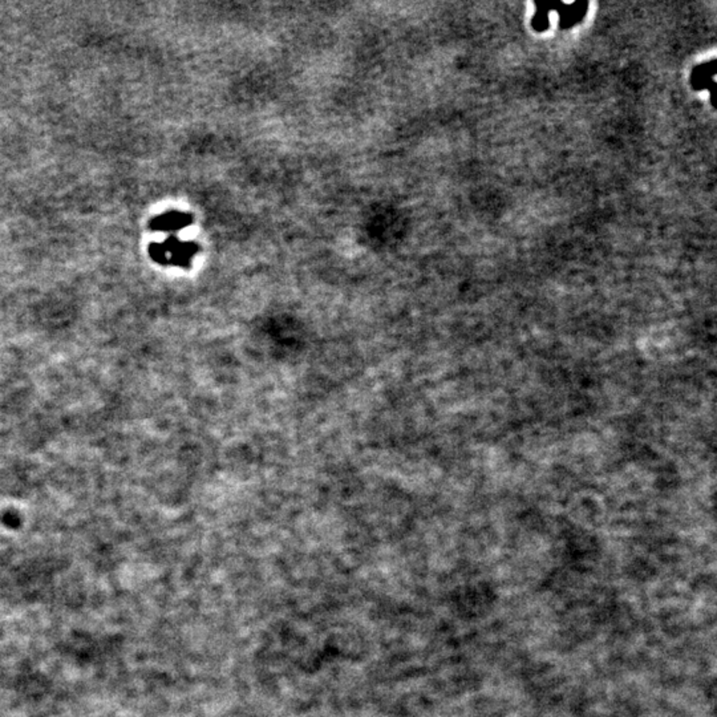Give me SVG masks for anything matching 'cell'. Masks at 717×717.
I'll list each match as a JSON object with an SVG mask.
<instances>
[{
	"label": "cell",
	"instance_id": "obj_2",
	"mask_svg": "<svg viewBox=\"0 0 717 717\" xmlns=\"http://www.w3.org/2000/svg\"><path fill=\"white\" fill-rule=\"evenodd\" d=\"M556 10L561 11V25L562 28H571L578 23H581L582 19L584 18L589 4L586 1H577L571 4L558 3L554 4Z\"/></svg>",
	"mask_w": 717,
	"mask_h": 717
},
{
	"label": "cell",
	"instance_id": "obj_5",
	"mask_svg": "<svg viewBox=\"0 0 717 717\" xmlns=\"http://www.w3.org/2000/svg\"><path fill=\"white\" fill-rule=\"evenodd\" d=\"M550 13H551L550 4H547V3H538L537 4V10H535V13H534V18H532V28L535 31L542 32L549 27Z\"/></svg>",
	"mask_w": 717,
	"mask_h": 717
},
{
	"label": "cell",
	"instance_id": "obj_4",
	"mask_svg": "<svg viewBox=\"0 0 717 717\" xmlns=\"http://www.w3.org/2000/svg\"><path fill=\"white\" fill-rule=\"evenodd\" d=\"M715 74H716V62L715 60L709 62H703L699 67L693 69L691 76V83L693 88L697 91L706 89L715 83Z\"/></svg>",
	"mask_w": 717,
	"mask_h": 717
},
{
	"label": "cell",
	"instance_id": "obj_3",
	"mask_svg": "<svg viewBox=\"0 0 717 717\" xmlns=\"http://www.w3.org/2000/svg\"><path fill=\"white\" fill-rule=\"evenodd\" d=\"M190 225V218L184 213L170 211L168 214L160 215L152 221V227L161 232H177L182 227Z\"/></svg>",
	"mask_w": 717,
	"mask_h": 717
},
{
	"label": "cell",
	"instance_id": "obj_1",
	"mask_svg": "<svg viewBox=\"0 0 717 717\" xmlns=\"http://www.w3.org/2000/svg\"><path fill=\"white\" fill-rule=\"evenodd\" d=\"M196 251L197 248L194 243L180 242L174 238H169L162 243H152L150 246V255L153 260L160 263H172L180 266L187 264Z\"/></svg>",
	"mask_w": 717,
	"mask_h": 717
}]
</instances>
